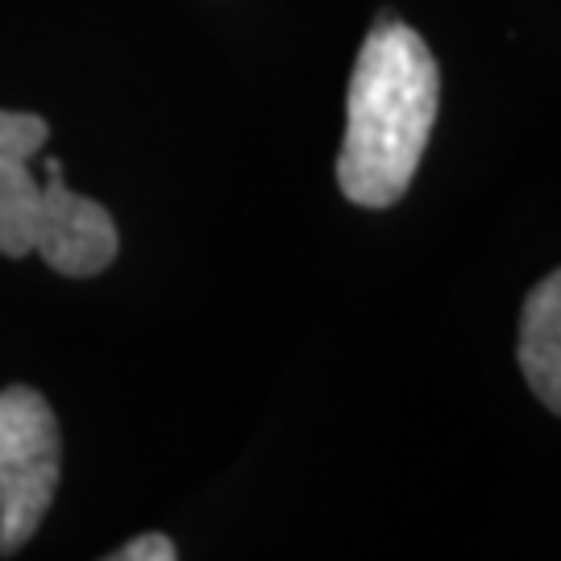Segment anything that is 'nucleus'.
<instances>
[{
    "instance_id": "1",
    "label": "nucleus",
    "mask_w": 561,
    "mask_h": 561,
    "mask_svg": "<svg viewBox=\"0 0 561 561\" xmlns=\"http://www.w3.org/2000/svg\"><path fill=\"white\" fill-rule=\"evenodd\" d=\"M442 71L428 42L382 13L366 34L345 96V138L337 154L341 196L358 208H391L416 180L437 125Z\"/></svg>"
},
{
    "instance_id": "2",
    "label": "nucleus",
    "mask_w": 561,
    "mask_h": 561,
    "mask_svg": "<svg viewBox=\"0 0 561 561\" xmlns=\"http://www.w3.org/2000/svg\"><path fill=\"white\" fill-rule=\"evenodd\" d=\"M50 125L34 113L0 108V254H38L67 279H92L117 259L108 208L71 192L62 162L42 154Z\"/></svg>"
},
{
    "instance_id": "3",
    "label": "nucleus",
    "mask_w": 561,
    "mask_h": 561,
    "mask_svg": "<svg viewBox=\"0 0 561 561\" xmlns=\"http://www.w3.org/2000/svg\"><path fill=\"white\" fill-rule=\"evenodd\" d=\"M62 474V437L50 403L34 387L0 391V553L34 541Z\"/></svg>"
},
{
    "instance_id": "4",
    "label": "nucleus",
    "mask_w": 561,
    "mask_h": 561,
    "mask_svg": "<svg viewBox=\"0 0 561 561\" xmlns=\"http://www.w3.org/2000/svg\"><path fill=\"white\" fill-rule=\"evenodd\" d=\"M520 370L537 400L561 416V266L549 271L524 300L520 312Z\"/></svg>"
},
{
    "instance_id": "5",
    "label": "nucleus",
    "mask_w": 561,
    "mask_h": 561,
    "mask_svg": "<svg viewBox=\"0 0 561 561\" xmlns=\"http://www.w3.org/2000/svg\"><path fill=\"white\" fill-rule=\"evenodd\" d=\"M180 558V549L171 537H162V533H146V537H134L129 545H121L108 553V561H175Z\"/></svg>"
}]
</instances>
